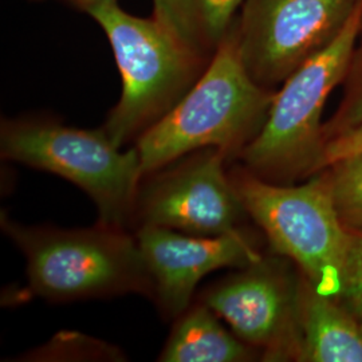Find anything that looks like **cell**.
Listing matches in <instances>:
<instances>
[{"mask_svg":"<svg viewBox=\"0 0 362 362\" xmlns=\"http://www.w3.org/2000/svg\"><path fill=\"white\" fill-rule=\"evenodd\" d=\"M274 94L248 74L233 26L194 88L136 140L144 177L206 148L240 156L262 129Z\"/></svg>","mask_w":362,"mask_h":362,"instance_id":"6da1fadb","label":"cell"},{"mask_svg":"<svg viewBox=\"0 0 362 362\" xmlns=\"http://www.w3.org/2000/svg\"><path fill=\"white\" fill-rule=\"evenodd\" d=\"M103 27L122 78V94L104 128L118 148L137 140L180 103L211 58L194 52L155 18L124 11L117 0H70Z\"/></svg>","mask_w":362,"mask_h":362,"instance_id":"7a4b0ae2","label":"cell"},{"mask_svg":"<svg viewBox=\"0 0 362 362\" xmlns=\"http://www.w3.org/2000/svg\"><path fill=\"white\" fill-rule=\"evenodd\" d=\"M0 226L25 255L28 291L37 297L52 302L125 294L153 298L139 242L121 228L31 227L4 212Z\"/></svg>","mask_w":362,"mask_h":362,"instance_id":"3957f363","label":"cell"},{"mask_svg":"<svg viewBox=\"0 0 362 362\" xmlns=\"http://www.w3.org/2000/svg\"><path fill=\"white\" fill-rule=\"evenodd\" d=\"M361 26L360 0L341 34L274 94L262 129L240 153L248 172L270 182L288 184L325 168V105L349 71Z\"/></svg>","mask_w":362,"mask_h":362,"instance_id":"277c9868","label":"cell"},{"mask_svg":"<svg viewBox=\"0 0 362 362\" xmlns=\"http://www.w3.org/2000/svg\"><path fill=\"white\" fill-rule=\"evenodd\" d=\"M0 153L71 181L90 196L100 224L121 228L133 219L144 179L137 148L122 152L104 128L65 127L49 118L3 119Z\"/></svg>","mask_w":362,"mask_h":362,"instance_id":"5b68a950","label":"cell"},{"mask_svg":"<svg viewBox=\"0 0 362 362\" xmlns=\"http://www.w3.org/2000/svg\"><path fill=\"white\" fill-rule=\"evenodd\" d=\"M230 177L272 251L296 262L315 290L338 299L350 233L338 216L327 177L315 176L302 185L275 184L247 169Z\"/></svg>","mask_w":362,"mask_h":362,"instance_id":"8992f818","label":"cell"},{"mask_svg":"<svg viewBox=\"0 0 362 362\" xmlns=\"http://www.w3.org/2000/svg\"><path fill=\"white\" fill-rule=\"evenodd\" d=\"M360 0H243L233 25L251 78L266 89L285 82L341 34Z\"/></svg>","mask_w":362,"mask_h":362,"instance_id":"52a82bcc","label":"cell"},{"mask_svg":"<svg viewBox=\"0 0 362 362\" xmlns=\"http://www.w3.org/2000/svg\"><path fill=\"white\" fill-rule=\"evenodd\" d=\"M145 176L134 215L141 226H156L196 236H219L240 230L247 216L231 177L227 156L206 148Z\"/></svg>","mask_w":362,"mask_h":362,"instance_id":"ba28073f","label":"cell"},{"mask_svg":"<svg viewBox=\"0 0 362 362\" xmlns=\"http://www.w3.org/2000/svg\"><path fill=\"white\" fill-rule=\"evenodd\" d=\"M299 282L279 262L259 259L212 286L203 302L264 360H297L300 351Z\"/></svg>","mask_w":362,"mask_h":362,"instance_id":"9c48e42d","label":"cell"},{"mask_svg":"<svg viewBox=\"0 0 362 362\" xmlns=\"http://www.w3.org/2000/svg\"><path fill=\"white\" fill-rule=\"evenodd\" d=\"M136 239L153 281V298L168 318L191 305L197 284L224 267H246L262 259L242 228L219 236H196L141 226Z\"/></svg>","mask_w":362,"mask_h":362,"instance_id":"30bf717a","label":"cell"},{"mask_svg":"<svg viewBox=\"0 0 362 362\" xmlns=\"http://www.w3.org/2000/svg\"><path fill=\"white\" fill-rule=\"evenodd\" d=\"M298 313L302 336L298 361L362 362L361 320L338 299L303 279Z\"/></svg>","mask_w":362,"mask_h":362,"instance_id":"8fae6325","label":"cell"},{"mask_svg":"<svg viewBox=\"0 0 362 362\" xmlns=\"http://www.w3.org/2000/svg\"><path fill=\"white\" fill-rule=\"evenodd\" d=\"M255 357L251 346L231 334L219 315L202 302L179 317L158 361L245 362Z\"/></svg>","mask_w":362,"mask_h":362,"instance_id":"7c38bea8","label":"cell"},{"mask_svg":"<svg viewBox=\"0 0 362 362\" xmlns=\"http://www.w3.org/2000/svg\"><path fill=\"white\" fill-rule=\"evenodd\" d=\"M153 18L185 47L212 57L243 0H153Z\"/></svg>","mask_w":362,"mask_h":362,"instance_id":"4fadbf2b","label":"cell"},{"mask_svg":"<svg viewBox=\"0 0 362 362\" xmlns=\"http://www.w3.org/2000/svg\"><path fill=\"white\" fill-rule=\"evenodd\" d=\"M326 175L338 216L344 227L362 233V152L333 163Z\"/></svg>","mask_w":362,"mask_h":362,"instance_id":"5bb4252c","label":"cell"},{"mask_svg":"<svg viewBox=\"0 0 362 362\" xmlns=\"http://www.w3.org/2000/svg\"><path fill=\"white\" fill-rule=\"evenodd\" d=\"M338 300L358 318L362 315V233H350L349 248Z\"/></svg>","mask_w":362,"mask_h":362,"instance_id":"9a60e30c","label":"cell"},{"mask_svg":"<svg viewBox=\"0 0 362 362\" xmlns=\"http://www.w3.org/2000/svg\"><path fill=\"white\" fill-rule=\"evenodd\" d=\"M362 125V82L353 90L350 97L346 98L341 110L330 122L325 127V140L339 134L342 132L357 128Z\"/></svg>","mask_w":362,"mask_h":362,"instance_id":"2e32d148","label":"cell"},{"mask_svg":"<svg viewBox=\"0 0 362 362\" xmlns=\"http://www.w3.org/2000/svg\"><path fill=\"white\" fill-rule=\"evenodd\" d=\"M362 152V125L330 137L325 144L324 167L338 160Z\"/></svg>","mask_w":362,"mask_h":362,"instance_id":"e0dca14e","label":"cell"},{"mask_svg":"<svg viewBox=\"0 0 362 362\" xmlns=\"http://www.w3.org/2000/svg\"><path fill=\"white\" fill-rule=\"evenodd\" d=\"M360 320H361V325H362V315L360 317Z\"/></svg>","mask_w":362,"mask_h":362,"instance_id":"ac0fdd59","label":"cell"}]
</instances>
